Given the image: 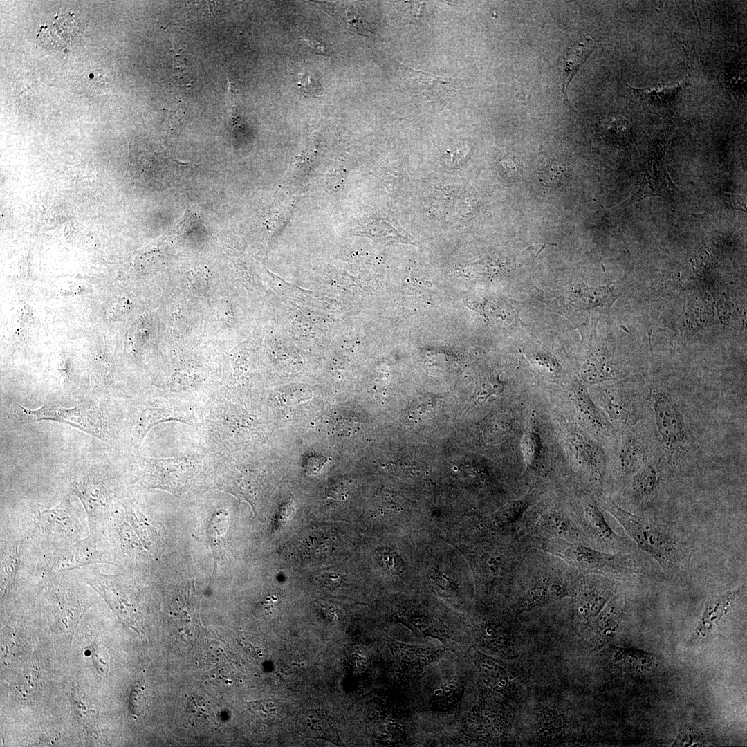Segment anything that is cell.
Listing matches in <instances>:
<instances>
[{
	"mask_svg": "<svg viewBox=\"0 0 747 747\" xmlns=\"http://www.w3.org/2000/svg\"><path fill=\"white\" fill-rule=\"evenodd\" d=\"M605 508L636 545L658 564L667 576L681 578L687 575L692 551L688 542L681 535L667 525L630 513L612 500L605 501Z\"/></svg>",
	"mask_w": 747,
	"mask_h": 747,
	"instance_id": "1",
	"label": "cell"
},
{
	"mask_svg": "<svg viewBox=\"0 0 747 747\" xmlns=\"http://www.w3.org/2000/svg\"><path fill=\"white\" fill-rule=\"evenodd\" d=\"M9 404L8 418L10 426L53 421L71 425L109 443L110 432L107 421L101 409L95 404L65 407L59 404L48 403L37 409H27L16 402Z\"/></svg>",
	"mask_w": 747,
	"mask_h": 747,
	"instance_id": "2",
	"label": "cell"
},
{
	"mask_svg": "<svg viewBox=\"0 0 747 747\" xmlns=\"http://www.w3.org/2000/svg\"><path fill=\"white\" fill-rule=\"evenodd\" d=\"M650 405L661 449L670 465L676 468L688 456L692 441L691 432L683 412L679 405L662 390L652 391Z\"/></svg>",
	"mask_w": 747,
	"mask_h": 747,
	"instance_id": "3",
	"label": "cell"
},
{
	"mask_svg": "<svg viewBox=\"0 0 747 747\" xmlns=\"http://www.w3.org/2000/svg\"><path fill=\"white\" fill-rule=\"evenodd\" d=\"M566 558L578 567L607 577L631 578L639 573V568L628 554H611L584 545H573L564 553Z\"/></svg>",
	"mask_w": 747,
	"mask_h": 747,
	"instance_id": "4",
	"label": "cell"
},
{
	"mask_svg": "<svg viewBox=\"0 0 747 747\" xmlns=\"http://www.w3.org/2000/svg\"><path fill=\"white\" fill-rule=\"evenodd\" d=\"M71 490L91 519H97L109 508L112 494L109 471L105 468L89 465L79 469L73 476Z\"/></svg>",
	"mask_w": 747,
	"mask_h": 747,
	"instance_id": "5",
	"label": "cell"
},
{
	"mask_svg": "<svg viewBox=\"0 0 747 747\" xmlns=\"http://www.w3.org/2000/svg\"><path fill=\"white\" fill-rule=\"evenodd\" d=\"M502 707L488 695H482L463 724L468 737L486 741L498 739L504 732L505 718Z\"/></svg>",
	"mask_w": 747,
	"mask_h": 747,
	"instance_id": "6",
	"label": "cell"
},
{
	"mask_svg": "<svg viewBox=\"0 0 747 747\" xmlns=\"http://www.w3.org/2000/svg\"><path fill=\"white\" fill-rule=\"evenodd\" d=\"M395 670L403 680L412 681L422 676L425 669L443 654L446 649L414 645L389 639Z\"/></svg>",
	"mask_w": 747,
	"mask_h": 747,
	"instance_id": "7",
	"label": "cell"
},
{
	"mask_svg": "<svg viewBox=\"0 0 747 747\" xmlns=\"http://www.w3.org/2000/svg\"><path fill=\"white\" fill-rule=\"evenodd\" d=\"M615 584L608 577L593 574L584 580L579 598V613L587 620L594 619L612 597Z\"/></svg>",
	"mask_w": 747,
	"mask_h": 747,
	"instance_id": "8",
	"label": "cell"
},
{
	"mask_svg": "<svg viewBox=\"0 0 747 747\" xmlns=\"http://www.w3.org/2000/svg\"><path fill=\"white\" fill-rule=\"evenodd\" d=\"M618 297L614 286L590 287L583 282L574 286L565 298L566 308L571 311H588L600 308L609 313L611 305Z\"/></svg>",
	"mask_w": 747,
	"mask_h": 747,
	"instance_id": "9",
	"label": "cell"
},
{
	"mask_svg": "<svg viewBox=\"0 0 747 747\" xmlns=\"http://www.w3.org/2000/svg\"><path fill=\"white\" fill-rule=\"evenodd\" d=\"M746 589L741 585L728 590L710 600L705 607L701 618L694 631L696 637H705L718 625L733 608L737 599Z\"/></svg>",
	"mask_w": 747,
	"mask_h": 747,
	"instance_id": "10",
	"label": "cell"
},
{
	"mask_svg": "<svg viewBox=\"0 0 747 747\" xmlns=\"http://www.w3.org/2000/svg\"><path fill=\"white\" fill-rule=\"evenodd\" d=\"M649 158L642 183L637 192L631 196L632 202L652 196H665L675 188L663 159Z\"/></svg>",
	"mask_w": 747,
	"mask_h": 747,
	"instance_id": "11",
	"label": "cell"
},
{
	"mask_svg": "<svg viewBox=\"0 0 747 747\" xmlns=\"http://www.w3.org/2000/svg\"><path fill=\"white\" fill-rule=\"evenodd\" d=\"M661 482V472L657 462L649 459L631 477V492L638 503H647L658 494Z\"/></svg>",
	"mask_w": 747,
	"mask_h": 747,
	"instance_id": "12",
	"label": "cell"
},
{
	"mask_svg": "<svg viewBox=\"0 0 747 747\" xmlns=\"http://www.w3.org/2000/svg\"><path fill=\"white\" fill-rule=\"evenodd\" d=\"M72 510L68 497H65L55 508L42 510L37 517L42 529L48 534H73L75 518Z\"/></svg>",
	"mask_w": 747,
	"mask_h": 747,
	"instance_id": "13",
	"label": "cell"
},
{
	"mask_svg": "<svg viewBox=\"0 0 747 747\" xmlns=\"http://www.w3.org/2000/svg\"><path fill=\"white\" fill-rule=\"evenodd\" d=\"M596 42L591 36H586L583 39L571 46L564 57L561 73L562 91L564 102L571 107L567 97L569 84L577 73L583 63L594 50Z\"/></svg>",
	"mask_w": 747,
	"mask_h": 747,
	"instance_id": "14",
	"label": "cell"
},
{
	"mask_svg": "<svg viewBox=\"0 0 747 747\" xmlns=\"http://www.w3.org/2000/svg\"><path fill=\"white\" fill-rule=\"evenodd\" d=\"M623 447L621 457V472L625 477H632L634 474L650 458V452L647 439L639 432L629 434Z\"/></svg>",
	"mask_w": 747,
	"mask_h": 747,
	"instance_id": "15",
	"label": "cell"
},
{
	"mask_svg": "<svg viewBox=\"0 0 747 747\" xmlns=\"http://www.w3.org/2000/svg\"><path fill=\"white\" fill-rule=\"evenodd\" d=\"M474 661L486 685L503 694L510 693L511 677L503 666L477 650H475Z\"/></svg>",
	"mask_w": 747,
	"mask_h": 747,
	"instance_id": "16",
	"label": "cell"
},
{
	"mask_svg": "<svg viewBox=\"0 0 747 747\" xmlns=\"http://www.w3.org/2000/svg\"><path fill=\"white\" fill-rule=\"evenodd\" d=\"M407 74L409 91L416 95L433 98L448 90L452 86L450 81L421 71L403 66Z\"/></svg>",
	"mask_w": 747,
	"mask_h": 747,
	"instance_id": "17",
	"label": "cell"
},
{
	"mask_svg": "<svg viewBox=\"0 0 747 747\" xmlns=\"http://www.w3.org/2000/svg\"><path fill=\"white\" fill-rule=\"evenodd\" d=\"M93 587L102 594L104 600L118 616L124 622L138 631V627H140V625L138 622V618L136 609L121 596L116 589L115 586L109 581L100 580L95 582Z\"/></svg>",
	"mask_w": 747,
	"mask_h": 747,
	"instance_id": "18",
	"label": "cell"
},
{
	"mask_svg": "<svg viewBox=\"0 0 747 747\" xmlns=\"http://www.w3.org/2000/svg\"><path fill=\"white\" fill-rule=\"evenodd\" d=\"M99 560L92 546L84 542L60 553L53 559L50 571L51 573L57 574L85 564L96 563Z\"/></svg>",
	"mask_w": 747,
	"mask_h": 747,
	"instance_id": "19",
	"label": "cell"
},
{
	"mask_svg": "<svg viewBox=\"0 0 747 747\" xmlns=\"http://www.w3.org/2000/svg\"><path fill=\"white\" fill-rule=\"evenodd\" d=\"M569 594L566 587L558 580H546L535 585L527 593L526 609L542 606L562 599Z\"/></svg>",
	"mask_w": 747,
	"mask_h": 747,
	"instance_id": "20",
	"label": "cell"
},
{
	"mask_svg": "<svg viewBox=\"0 0 747 747\" xmlns=\"http://www.w3.org/2000/svg\"><path fill=\"white\" fill-rule=\"evenodd\" d=\"M464 690L462 683L456 681H448L439 684L432 690L429 694V702L432 706L443 711L457 710Z\"/></svg>",
	"mask_w": 747,
	"mask_h": 747,
	"instance_id": "21",
	"label": "cell"
},
{
	"mask_svg": "<svg viewBox=\"0 0 747 747\" xmlns=\"http://www.w3.org/2000/svg\"><path fill=\"white\" fill-rule=\"evenodd\" d=\"M396 618L416 635L432 637L439 640L443 643H448L450 640L447 629L443 625H440L426 616L412 614H403L398 615Z\"/></svg>",
	"mask_w": 747,
	"mask_h": 747,
	"instance_id": "22",
	"label": "cell"
},
{
	"mask_svg": "<svg viewBox=\"0 0 747 747\" xmlns=\"http://www.w3.org/2000/svg\"><path fill=\"white\" fill-rule=\"evenodd\" d=\"M611 661L614 665L622 670L641 672L650 668L654 662V656L641 650L616 647Z\"/></svg>",
	"mask_w": 747,
	"mask_h": 747,
	"instance_id": "23",
	"label": "cell"
},
{
	"mask_svg": "<svg viewBox=\"0 0 747 747\" xmlns=\"http://www.w3.org/2000/svg\"><path fill=\"white\" fill-rule=\"evenodd\" d=\"M584 517L589 528L601 542L616 546L622 540L609 525L602 511L593 504H589L584 509Z\"/></svg>",
	"mask_w": 747,
	"mask_h": 747,
	"instance_id": "24",
	"label": "cell"
},
{
	"mask_svg": "<svg viewBox=\"0 0 747 747\" xmlns=\"http://www.w3.org/2000/svg\"><path fill=\"white\" fill-rule=\"evenodd\" d=\"M477 640L483 647L497 652L505 653L510 649L508 635L492 622H483L479 625Z\"/></svg>",
	"mask_w": 747,
	"mask_h": 747,
	"instance_id": "25",
	"label": "cell"
},
{
	"mask_svg": "<svg viewBox=\"0 0 747 747\" xmlns=\"http://www.w3.org/2000/svg\"><path fill=\"white\" fill-rule=\"evenodd\" d=\"M621 613L622 602L617 596H614L593 619L596 631L604 636H610L618 626Z\"/></svg>",
	"mask_w": 747,
	"mask_h": 747,
	"instance_id": "26",
	"label": "cell"
},
{
	"mask_svg": "<svg viewBox=\"0 0 747 747\" xmlns=\"http://www.w3.org/2000/svg\"><path fill=\"white\" fill-rule=\"evenodd\" d=\"M581 375L586 382L591 385L615 379L617 373L612 364L605 358L592 357L584 364Z\"/></svg>",
	"mask_w": 747,
	"mask_h": 747,
	"instance_id": "27",
	"label": "cell"
},
{
	"mask_svg": "<svg viewBox=\"0 0 747 747\" xmlns=\"http://www.w3.org/2000/svg\"><path fill=\"white\" fill-rule=\"evenodd\" d=\"M565 728L564 718L554 709L546 708L537 718V732L544 739H554L561 736Z\"/></svg>",
	"mask_w": 747,
	"mask_h": 747,
	"instance_id": "28",
	"label": "cell"
},
{
	"mask_svg": "<svg viewBox=\"0 0 747 747\" xmlns=\"http://www.w3.org/2000/svg\"><path fill=\"white\" fill-rule=\"evenodd\" d=\"M542 524L548 532L560 538L571 540L578 539V531L575 528L571 520L560 513H549L546 514L544 516Z\"/></svg>",
	"mask_w": 747,
	"mask_h": 747,
	"instance_id": "29",
	"label": "cell"
},
{
	"mask_svg": "<svg viewBox=\"0 0 747 747\" xmlns=\"http://www.w3.org/2000/svg\"><path fill=\"white\" fill-rule=\"evenodd\" d=\"M187 714L196 726L207 727L214 721V714L209 703L203 698L192 696L187 703Z\"/></svg>",
	"mask_w": 747,
	"mask_h": 747,
	"instance_id": "30",
	"label": "cell"
},
{
	"mask_svg": "<svg viewBox=\"0 0 747 747\" xmlns=\"http://www.w3.org/2000/svg\"><path fill=\"white\" fill-rule=\"evenodd\" d=\"M638 90L640 95L651 104L666 106L675 100L678 93V85H658Z\"/></svg>",
	"mask_w": 747,
	"mask_h": 747,
	"instance_id": "31",
	"label": "cell"
},
{
	"mask_svg": "<svg viewBox=\"0 0 747 747\" xmlns=\"http://www.w3.org/2000/svg\"><path fill=\"white\" fill-rule=\"evenodd\" d=\"M19 561V548L14 545L4 553L1 566V582L8 585L15 577Z\"/></svg>",
	"mask_w": 747,
	"mask_h": 747,
	"instance_id": "32",
	"label": "cell"
},
{
	"mask_svg": "<svg viewBox=\"0 0 747 747\" xmlns=\"http://www.w3.org/2000/svg\"><path fill=\"white\" fill-rule=\"evenodd\" d=\"M73 697L74 708L80 721L86 725L94 724L96 721V712L93 708L91 701L82 694Z\"/></svg>",
	"mask_w": 747,
	"mask_h": 747,
	"instance_id": "33",
	"label": "cell"
},
{
	"mask_svg": "<svg viewBox=\"0 0 747 747\" xmlns=\"http://www.w3.org/2000/svg\"><path fill=\"white\" fill-rule=\"evenodd\" d=\"M147 690L140 684L135 685L132 688L129 697V707L131 712L135 716H140L147 710Z\"/></svg>",
	"mask_w": 747,
	"mask_h": 747,
	"instance_id": "34",
	"label": "cell"
},
{
	"mask_svg": "<svg viewBox=\"0 0 747 747\" xmlns=\"http://www.w3.org/2000/svg\"><path fill=\"white\" fill-rule=\"evenodd\" d=\"M381 565L393 575H400L404 571V563L400 557L388 548H382L377 552Z\"/></svg>",
	"mask_w": 747,
	"mask_h": 747,
	"instance_id": "35",
	"label": "cell"
},
{
	"mask_svg": "<svg viewBox=\"0 0 747 747\" xmlns=\"http://www.w3.org/2000/svg\"><path fill=\"white\" fill-rule=\"evenodd\" d=\"M567 169L556 163L543 167L540 172V181L546 185L559 184L566 177Z\"/></svg>",
	"mask_w": 747,
	"mask_h": 747,
	"instance_id": "36",
	"label": "cell"
},
{
	"mask_svg": "<svg viewBox=\"0 0 747 747\" xmlns=\"http://www.w3.org/2000/svg\"><path fill=\"white\" fill-rule=\"evenodd\" d=\"M629 122L621 116H609L604 121L603 127L608 133L618 134L619 138H626L629 133Z\"/></svg>",
	"mask_w": 747,
	"mask_h": 747,
	"instance_id": "37",
	"label": "cell"
},
{
	"mask_svg": "<svg viewBox=\"0 0 747 747\" xmlns=\"http://www.w3.org/2000/svg\"><path fill=\"white\" fill-rule=\"evenodd\" d=\"M347 24L354 32L360 35H370L371 28L369 24L365 21L360 19L353 11L347 12Z\"/></svg>",
	"mask_w": 747,
	"mask_h": 747,
	"instance_id": "38",
	"label": "cell"
},
{
	"mask_svg": "<svg viewBox=\"0 0 747 747\" xmlns=\"http://www.w3.org/2000/svg\"><path fill=\"white\" fill-rule=\"evenodd\" d=\"M302 40L310 47L315 54L329 56L333 54L326 44L320 39L313 35H305Z\"/></svg>",
	"mask_w": 747,
	"mask_h": 747,
	"instance_id": "39",
	"label": "cell"
},
{
	"mask_svg": "<svg viewBox=\"0 0 747 747\" xmlns=\"http://www.w3.org/2000/svg\"><path fill=\"white\" fill-rule=\"evenodd\" d=\"M502 564V558L497 554L488 555L484 560L485 569L492 576L499 575Z\"/></svg>",
	"mask_w": 747,
	"mask_h": 747,
	"instance_id": "40",
	"label": "cell"
},
{
	"mask_svg": "<svg viewBox=\"0 0 747 747\" xmlns=\"http://www.w3.org/2000/svg\"><path fill=\"white\" fill-rule=\"evenodd\" d=\"M701 744L700 735L695 732H682L677 737L674 744L677 746H691Z\"/></svg>",
	"mask_w": 747,
	"mask_h": 747,
	"instance_id": "41",
	"label": "cell"
},
{
	"mask_svg": "<svg viewBox=\"0 0 747 747\" xmlns=\"http://www.w3.org/2000/svg\"><path fill=\"white\" fill-rule=\"evenodd\" d=\"M297 85L304 91L305 94L311 95L314 94L316 92L315 84L313 82L310 75H308L306 78H301V81Z\"/></svg>",
	"mask_w": 747,
	"mask_h": 747,
	"instance_id": "42",
	"label": "cell"
},
{
	"mask_svg": "<svg viewBox=\"0 0 747 747\" xmlns=\"http://www.w3.org/2000/svg\"><path fill=\"white\" fill-rule=\"evenodd\" d=\"M433 579L436 582V584L444 590H449L453 589L452 584L450 582V580L448 578H446L445 576H444L443 575H439L437 574L435 576V578Z\"/></svg>",
	"mask_w": 747,
	"mask_h": 747,
	"instance_id": "43",
	"label": "cell"
}]
</instances>
